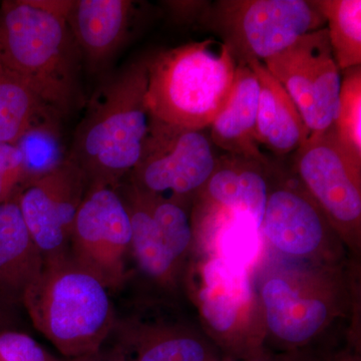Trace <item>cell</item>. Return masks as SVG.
<instances>
[{
  "mask_svg": "<svg viewBox=\"0 0 361 361\" xmlns=\"http://www.w3.org/2000/svg\"><path fill=\"white\" fill-rule=\"evenodd\" d=\"M71 1L6 0L0 6V66L61 120L84 103V59L66 21Z\"/></svg>",
  "mask_w": 361,
  "mask_h": 361,
  "instance_id": "6da1fadb",
  "label": "cell"
},
{
  "mask_svg": "<svg viewBox=\"0 0 361 361\" xmlns=\"http://www.w3.org/2000/svg\"><path fill=\"white\" fill-rule=\"evenodd\" d=\"M148 66L149 59L135 61L106 80L75 130L68 159L90 184L120 186L139 163L151 123Z\"/></svg>",
  "mask_w": 361,
  "mask_h": 361,
  "instance_id": "7a4b0ae2",
  "label": "cell"
},
{
  "mask_svg": "<svg viewBox=\"0 0 361 361\" xmlns=\"http://www.w3.org/2000/svg\"><path fill=\"white\" fill-rule=\"evenodd\" d=\"M237 59L221 40L208 39L149 59L146 104L159 122L204 130L227 104Z\"/></svg>",
  "mask_w": 361,
  "mask_h": 361,
  "instance_id": "3957f363",
  "label": "cell"
},
{
  "mask_svg": "<svg viewBox=\"0 0 361 361\" xmlns=\"http://www.w3.org/2000/svg\"><path fill=\"white\" fill-rule=\"evenodd\" d=\"M23 305L35 329L70 360L99 353L115 331L108 289L71 254L44 262Z\"/></svg>",
  "mask_w": 361,
  "mask_h": 361,
  "instance_id": "277c9868",
  "label": "cell"
},
{
  "mask_svg": "<svg viewBox=\"0 0 361 361\" xmlns=\"http://www.w3.org/2000/svg\"><path fill=\"white\" fill-rule=\"evenodd\" d=\"M200 21L219 35L237 61L262 63L325 27L314 2L305 0H221L208 4Z\"/></svg>",
  "mask_w": 361,
  "mask_h": 361,
  "instance_id": "5b68a950",
  "label": "cell"
},
{
  "mask_svg": "<svg viewBox=\"0 0 361 361\" xmlns=\"http://www.w3.org/2000/svg\"><path fill=\"white\" fill-rule=\"evenodd\" d=\"M217 161L212 142L203 130L175 127L151 116L130 185L147 196L180 201L205 187Z\"/></svg>",
  "mask_w": 361,
  "mask_h": 361,
  "instance_id": "8992f818",
  "label": "cell"
},
{
  "mask_svg": "<svg viewBox=\"0 0 361 361\" xmlns=\"http://www.w3.org/2000/svg\"><path fill=\"white\" fill-rule=\"evenodd\" d=\"M263 63L288 92L311 134L332 127L342 71L332 54L326 27L302 35Z\"/></svg>",
  "mask_w": 361,
  "mask_h": 361,
  "instance_id": "52a82bcc",
  "label": "cell"
},
{
  "mask_svg": "<svg viewBox=\"0 0 361 361\" xmlns=\"http://www.w3.org/2000/svg\"><path fill=\"white\" fill-rule=\"evenodd\" d=\"M130 236L129 213L118 187L90 184L71 232L70 254L73 260L108 290H116L125 278Z\"/></svg>",
  "mask_w": 361,
  "mask_h": 361,
  "instance_id": "ba28073f",
  "label": "cell"
},
{
  "mask_svg": "<svg viewBox=\"0 0 361 361\" xmlns=\"http://www.w3.org/2000/svg\"><path fill=\"white\" fill-rule=\"evenodd\" d=\"M294 154L297 174L329 222L342 231L357 230L361 164L344 149L334 128L311 134Z\"/></svg>",
  "mask_w": 361,
  "mask_h": 361,
  "instance_id": "9c48e42d",
  "label": "cell"
},
{
  "mask_svg": "<svg viewBox=\"0 0 361 361\" xmlns=\"http://www.w3.org/2000/svg\"><path fill=\"white\" fill-rule=\"evenodd\" d=\"M89 186L82 169L66 157L18 192L21 215L44 262L70 254L73 222Z\"/></svg>",
  "mask_w": 361,
  "mask_h": 361,
  "instance_id": "30bf717a",
  "label": "cell"
},
{
  "mask_svg": "<svg viewBox=\"0 0 361 361\" xmlns=\"http://www.w3.org/2000/svg\"><path fill=\"white\" fill-rule=\"evenodd\" d=\"M329 223L310 195L287 185L270 191L260 231L278 251L301 257L319 248Z\"/></svg>",
  "mask_w": 361,
  "mask_h": 361,
  "instance_id": "8fae6325",
  "label": "cell"
},
{
  "mask_svg": "<svg viewBox=\"0 0 361 361\" xmlns=\"http://www.w3.org/2000/svg\"><path fill=\"white\" fill-rule=\"evenodd\" d=\"M133 7L129 0H71L66 21L90 70L101 71L122 47Z\"/></svg>",
  "mask_w": 361,
  "mask_h": 361,
  "instance_id": "7c38bea8",
  "label": "cell"
},
{
  "mask_svg": "<svg viewBox=\"0 0 361 361\" xmlns=\"http://www.w3.org/2000/svg\"><path fill=\"white\" fill-rule=\"evenodd\" d=\"M44 266L42 252L21 215L18 195L0 203V299L4 303L23 304Z\"/></svg>",
  "mask_w": 361,
  "mask_h": 361,
  "instance_id": "4fadbf2b",
  "label": "cell"
},
{
  "mask_svg": "<svg viewBox=\"0 0 361 361\" xmlns=\"http://www.w3.org/2000/svg\"><path fill=\"white\" fill-rule=\"evenodd\" d=\"M260 85L248 63L237 61L231 94L224 109L211 123L210 141L228 155L243 157L268 165L256 142Z\"/></svg>",
  "mask_w": 361,
  "mask_h": 361,
  "instance_id": "5bb4252c",
  "label": "cell"
},
{
  "mask_svg": "<svg viewBox=\"0 0 361 361\" xmlns=\"http://www.w3.org/2000/svg\"><path fill=\"white\" fill-rule=\"evenodd\" d=\"M260 85L255 139L275 155L295 153L311 133L288 92L262 61L246 59Z\"/></svg>",
  "mask_w": 361,
  "mask_h": 361,
  "instance_id": "9a60e30c",
  "label": "cell"
},
{
  "mask_svg": "<svg viewBox=\"0 0 361 361\" xmlns=\"http://www.w3.org/2000/svg\"><path fill=\"white\" fill-rule=\"evenodd\" d=\"M265 164L226 155L218 158L217 166L205 185L209 196L230 212L250 216L259 229L270 190L263 167Z\"/></svg>",
  "mask_w": 361,
  "mask_h": 361,
  "instance_id": "2e32d148",
  "label": "cell"
},
{
  "mask_svg": "<svg viewBox=\"0 0 361 361\" xmlns=\"http://www.w3.org/2000/svg\"><path fill=\"white\" fill-rule=\"evenodd\" d=\"M262 298L270 331L288 343L310 341L329 317L327 306L322 300L301 297L280 278L266 282Z\"/></svg>",
  "mask_w": 361,
  "mask_h": 361,
  "instance_id": "e0dca14e",
  "label": "cell"
},
{
  "mask_svg": "<svg viewBox=\"0 0 361 361\" xmlns=\"http://www.w3.org/2000/svg\"><path fill=\"white\" fill-rule=\"evenodd\" d=\"M203 281L199 293L202 314L215 331L225 334L234 326L240 310L250 301L248 271L215 257L206 263Z\"/></svg>",
  "mask_w": 361,
  "mask_h": 361,
  "instance_id": "ac0fdd59",
  "label": "cell"
},
{
  "mask_svg": "<svg viewBox=\"0 0 361 361\" xmlns=\"http://www.w3.org/2000/svg\"><path fill=\"white\" fill-rule=\"evenodd\" d=\"M61 120L25 82L0 66V144L16 145L35 128Z\"/></svg>",
  "mask_w": 361,
  "mask_h": 361,
  "instance_id": "d6986e66",
  "label": "cell"
},
{
  "mask_svg": "<svg viewBox=\"0 0 361 361\" xmlns=\"http://www.w3.org/2000/svg\"><path fill=\"white\" fill-rule=\"evenodd\" d=\"M120 187L123 189V193L118 186V191L130 216V247L140 267L156 279L163 281L170 279L176 261L164 243L144 197L130 184L123 188L120 185Z\"/></svg>",
  "mask_w": 361,
  "mask_h": 361,
  "instance_id": "ffe728a7",
  "label": "cell"
},
{
  "mask_svg": "<svg viewBox=\"0 0 361 361\" xmlns=\"http://www.w3.org/2000/svg\"><path fill=\"white\" fill-rule=\"evenodd\" d=\"M313 2L324 18L332 54L341 71L361 66L360 0Z\"/></svg>",
  "mask_w": 361,
  "mask_h": 361,
  "instance_id": "44dd1931",
  "label": "cell"
},
{
  "mask_svg": "<svg viewBox=\"0 0 361 361\" xmlns=\"http://www.w3.org/2000/svg\"><path fill=\"white\" fill-rule=\"evenodd\" d=\"M332 128L349 155L361 164V66L342 71Z\"/></svg>",
  "mask_w": 361,
  "mask_h": 361,
  "instance_id": "7402d4cb",
  "label": "cell"
},
{
  "mask_svg": "<svg viewBox=\"0 0 361 361\" xmlns=\"http://www.w3.org/2000/svg\"><path fill=\"white\" fill-rule=\"evenodd\" d=\"M218 239L219 256L226 262L248 271L261 250V231L250 216L230 212Z\"/></svg>",
  "mask_w": 361,
  "mask_h": 361,
  "instance_id": "603a6c76",
  "label": "cell"
},
{
  "mask_svg": "<svg viewBox=\"0 0 361 361\" xmlns=\"http://www.w3.org/2000/svg\"><path fill=\"white\" fill-rule=\"evenodd\" d=\"M140 194L149 207L164 243L177 263L191 243L192 227L189 215L180 200Z\"/></svg>",
  "mask_w": 361,
  "mask_h": 361,
  "instance_id": "cb8c5ba5",
  "label": "cell"
},
{
  "mask_svg": "<svg viewBox=\"0 0 361 361\" xmlns=\"http://www.w3.org/2000/svg\"><path fill=\"white\" fill-rule=\"evenodd\" d=\"M59 123L35 128L16 144L25 161L26 183L51 172L65 159L59 144Z\"/></svg>",
  "mask_w": 361,
  "mask_h": 361,
  "instance_id": "d4e9b609",
  "label": "cell"
},
{
  "mask_svg": "<svg viewBox=\"0 0 361 361\" xmlns=\"http://www.w3.org/2000/svg\"><path fill=\"white\" fill-rule=\"evenodd\" d=\"M203 345L184 336H160L144 339L137 348L134 361H205Z\"/></svg>",
  "mask_w": 361,
  "mask_h": 361,
  "instance_id": "484cf974",
  "label": "cell"
},
{
  "mask_svg": "<svg viewBox=\"0 0 361 361\" xmlns=\"http://www.w3.org/2000/svg\"><path fill=\"white\" fill-rule=\"evenodd\" d=\"M26 183L25 158L16 145L0 144V203L13 198Z\"/></svg>",
  "mask_w": 361,
  "mask_h": 361,
  "instance_id": "4316f807",
  "label": "cell"
},
{
  "mask_svg": "<svg viewBox=\"0 0 361 361\" xmlns=\"http://www.w3.org/2000/svg\"><path fill=\"white\" fill-rule=\"evenodd\" d=\"M0 361H54L35 339L14 330L0 332Z\"/></svg>",
  "mask_w": 361,
  "mask_h": 361,
  "instance_id": "83f0119b",
  "label": "cell"
},
{
  "mask_svg": "<svg viewBox=\"0 0 361 361\" xmlns=\"http://www.w3.org/2000/svg\"><path fill=\"white\" fill-rule=\"evenodd\" d=\"M170 4L172 13H175L179 20H192L194 16H198L199 20L205 13L208 4L199 1H173Z\"/></svg>",
  "mask_w": 361,
  "mask_h": 361,
  "instance_id": "f1b7e54d",
  "label": "cell"
},
{
  "mask_svg": "<svg viewBox=\"0 0 361 361\" xmlns=\"http://www.w3.org/2000/svg\"><path fill=\"white\" fill-rule=\"evenodd\" d=\"M103 349L99 351V353H94V355H89L85 356H80V357L71 358L70 361H125L123 360L122 355L120 353H104Z\"/></svg>",
  "mask_w": 361,
  "mask_h": 361,
  "instance_id": "f546056e",
  "label": "cell"
},
{
  "mask_svg": "<svg viewBox=\"0 0 361 361\" xmlns=\"http://www.w3.org/2000/svg\"><path fill=\"white\" fill-rule=\"evenodd\" d=\"M7 307H8V306H7L6 303H4V301L0 299V332L6 331V330H13L11 329V316L8 314Z\"/></svg>",
  "mask_w": 361,
  "mask_h": 361,
  "instance_id": "4dcf8cb0",
  "label": "cell"
}]
</instances>
